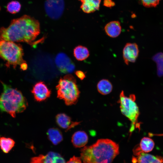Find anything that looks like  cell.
I'll use <instances>...</instances> for the list:
<instances>
[{
    "mask_svg": "<svg viewBox=\"0 0 163 163\" xmlns=\"http://www.w3.org/2000/svg\"><path fill=\"white\" fill-rule=\"evenodd\" d=\"M40 33L38 21L25 15L12 20L7 27L0 28V40L24 42L31 45Z\"/></svg>",
    "mask_w": 163,
    "mask_h": 163,
    "instance_id": "obj_1",
    "label": "cell"
},
{
    "mask_svg": "<svg viewBox=\"0 0 163 163\" xmlns=\"http://www.w3.org/2000/svg\"><path fill=\"white\" fill-rule=\"evenodd\" d=\"M119 153L117 144L109 139H101L82 148L80 158L84 163H111Z\"/></svg>",
    "mask_w": 163,
    "mask_h": 163,
    "instance_id": "obj_2",
    "label": "cell"
},
{
    "mask_svg": "<svg viewBox=\"0 0 163 163\" xmlns=\"http://www.w3.org/2000/svg\"><path fill=\"white\" fill-rule=\"evenodd\" d=\"M1 82L3 91L0 95V110L15 118L17 113H22L26 109L27 99L20 91Z\"/></svg>",
    "mask_w": 163,
    "mask_h": 163,
    "instance_id": "obj_3",
    "label": "cell"
},
{
    "mask_svg": "<svg viewBox=\"0 0 163 163\" xmlns=\"http://www.w3.org/2000/svg\"><path fill=\"white\" fill-rule=\"evenodd\" d=\"M57 97L68 106L75 104L79 97L80 91L75 78L68 74L60 78L56 86Z\"/></svg>",
    "mask_w": 163,
    "mask_h": 163,
    "instance_id": "obj_4",
    "label": "cell"
},
{
    "mask_svg": "<svg viewBox=\"0 0 163 163\" xmlns=\"http://www.w3.org/2000/svg\"><path fill=\"white\" fill-rule=\"evenodd\" d=\"M24 52L20 44L14 42L0 40V57L6 62L7 66L12 65L15 68L26 62L23 59Z\"/></svg>",
    "mask_w": 163,
    "mask_h": 163,
    "instance_id": "obj_5",
    "label": "cell"
},
{
    "mask_svg": "<svg viewBox=\"0 0 163 163\" xmlns=\"http://www.w3.org/2000/svg\"><path fill=\"white\" fill-rule=\"evenodd\" d=\"M135 100L136 97L134 94H130L127 97L125 95L124 91H122L118 101L120 104L121 112L131 122L130 132L134 130L135 126L137 128H139V124L138 122L139 112Z\"/></svg>",
    "mask_w": 163,
    "mask_h": 163,
    "instance_id": "obj_6",
    "label": "cell"
},
{
    "mask_svg": "<svg viewBox=\"0 0 163 163\" xmlns=\"http://www.w3.org/2000/svg\"><path fill=\"white\" fill-rule=\"evenodd\" d=\"M64 7V0H46L45 8L47 15L53 19H57L62 15Z\"/></svg>",
    "mask_w": 163,
    "mask_h": 163,
    "instance_id": "obj_7",
    "label": "cell"
},
{
    "mask_svg": "<svg viewBox=\"0 0 163 163\" xmlns=\"http://www.w3.org/2000/svg\"><path fill=\"white\" fill-rule=\"evenodd\" d=\"M30 163H66L59 153L50 152L45 155H40L31 158Z\"/></svg>",
    "mask_w": 163,
    "mask_h": 163,
    "instance_id": "obj_8",
    "label": "cell"
},
{
    "mask_svg": "<svg viewBox=\"0 0 163 163\" xmlns=\"http://www.w3.org/2000/svg\"><path fill=\"white\" fill-rule=\"evenodd\" d=\"M139 52L138 46L136 43H126L123 51V58L125 63L128 65L129 62H135L138 56Z\"/></svg>",
    "mask_w": 163,
    "mask_h": 163,
    "instance_id": "obj_9",
    "label": "cell"
},
{
    "mask_svg": "<svg viewBox=\"0 0 163 163\" xmlns=\"http://www.w3.org/2000/svg\"><path fill=\"white\" fill-rule=\"evenodd\" d=\"M31 92L35 100L42 102L46 100L50 96L51 91L43 82H37L33 87Z\"/></svg>",
    "mask_w": 163,
    "mask_h": 163,
    "instance_id": "obj_10",
    "label": "cell"
},
{
    "mask_svg": "<svg viewBox=\"0 0 163 163\" xmlns=\"http://www.w3.org/2000/svg\"><path fill=\"white\" fill-rule=\"evenodd\" d=\"M134 153L137 156V163H162L163 158L155 156L142 151L139 147L135 148Z\"/></svg>",
    "mask_w": 163,
    "mask_h": 163,
    "instance_id": "obj_11",
    "label": "cell"
},
{
    "mask_svg": "<svg viewBox=\"0 0 163 163\" xmlns=\"http://www.w3.org/2000/svg\"><path fill=\"white\" fill-rule=\"evenodd\" d=\"M56 120L59 127L67 131L78 125L80 123L73 121L70 117L64 113L57 114L56 117Z\"/></svg>",
    "mask_w": 163,
    "mask_h": 163,
    "instance_id": "obj_12",
    "label": "cell"
},
{
    "mask_svg": "<svg viewBox=\"0 0 163 163\" xmlns=\"http://www.w3.org/2000/svg\"><path fill=\"white\" fill-rule=\"evenodd\" d=\"M104 30L106 34L112 38L118 37L121 31V27L118 21H111L107 23L105 26Z\"/></svg>",
    "mask_w": 163,
    "mask_h": 163,
    "instance_id": "obj_13",
    "label": "cell"
},
{
    "mask_svg": "<svg viewBox=\"0 0 163 163\" xmlns=\"http://www.w3.org/2000/svg\"><path fill=\"white\" fill-rule=\"evenodd\" d=\"M88 137L86 132L83 131L75 132L72 137L71 141L73 145L76 148L84 146L87 143Z\"/></svg>",
    "mask_w": 163,
    "mask_h": 163,
    "instance_id": "obj_14",
    "label": "cell"
},
{
    "mask_svg": "<svg viewBox=\"0 0 163 163\" xmlns=\"http://www.w3.org/2000/svg\"><path fill=\"white\" fill-rule=\"evenodd\" d=\"M81 3L80 8L85 13H90L99 9L101 0H78Z\"/></svg>",
    "mask_w": 163,
    "mask_h": 163,
    "instance_id": "obj_15",
    "label": "cell"
},
{
    "mask_svg": "<svg viewBox=\"0 0 163 163\" xmlns=\"http://www.w3.org/2000/svg\"><path fill=\"white\" fill-rule=\"evenodd\" d=\"M55 63L57 67L62 72L65 73V70L72 62L70 58L65 53H58L55 58Z\"/></svg>",
    "mask_w": 163,
    "mask_h": 163,
    "instance_id": "obj_16",
    "label": "cell"
},
{
    "mask_svg": "<svg viewBox=\"0 0 163 163\" xmlns=\"http://www.w3.org/2000/svg\"><path fill=\"white\" fill-rule=\"evenodd\" d=\"M47 135L49 140L55 145L59 143L63 139L62 132L57 128H50L47 131Z\"/></svg>",
    "mask_w": 163,
    "mask_h": 163,
    "instance_id": "obj_17",
    "label": "cell"
},
{
    "mask_svg": "<svg viewBox=\"0 0 163 163\" xmlns=\"http://www.w3.org/2000/svg\"><path fill=\"white\" fill-rule=\"evenodd\" d=\"M97 89L101 94L104 95H107L112 91L113 86L109 80L104 79L98 82L97 85Z\"/></svg>",
    "mask_w": 163,
    "mask_h": 163,
    "instance_id": "obj_18",
    "label": "cell"
},
{
    "mask_svg": "<svg viewBox=\"0 0 163 163\" xmlns=\"http://www.w3.org/2000/svg\"><path fill=\"white\" fill-rule=\"evenodd\" d=\"M73 54L74 56L78 60L83 61L89 57V52L86 47L79 45L74 48Z\"/></svg>",
    "mask_w": 163,
    "mask_h": 163,
    "instance_id": "obj_19",
    "label": "cell"
},
{
    "mask_svg": "<svg viewBox=\"0 0 163 163\" xmlns=\"http://www.w3.org/2000/svg\"><path fill=\"white\" fill-rule=\"evenodd\" d=\"M14 141L10 138L5 137H0V147L2 152L5 153H8L14 147Z\"/></svg>",
    "mask_w": 163,
    "mask_h": 163,
    "instance_id": "obj_20",
    "label": "cell"
},
{
    "mask_svg": "<svg viewBox=\"0 0 163 163\" xmlns=\"http://www.w3.org/2000/svg\"><path fill=\"white\" fill-rule=\"evenodd\" d=\"M154 145V142L152 139L148 137H144L140 141L139 147L142 151L147 153L152 151Z\"/></svg>",
    "mask_w": 163,
    "mask_h": 163,
    "instance_id": "obj_21",
    "label": "cell"
},
{
    "mask_svg": "<svg viewBox=\"0 0 163 163\" xmlns=\"http://www.w3.org/2000/svg\"><path fill=\"white\" fill-rule=\"evenodd\" d=\"M153 59L157 64L158 75L159 76L163 75V53L157 54L153 57Z\"/></svg>",
    "mask_w": 163,
    "mask_h": 163,
    "instance_id": "obj_22",
    "label": "cell"
},
{
    "mask_svg": "<svg viewBox=\"0 0 163 163\" xmlns=\"http://www.w3.org/2000/svg\"><path fill=\"white\" fill-rule=\"evenodd\" d=\"M21 7V4L19 2L13 1L8 4L6 8L8 12L11 14H15L20 11Z\"/></svg>",
    "mask_w": 163,
    "mask_h": 163,
    "instance_id": "obj_23",
    "label": "cell"
},
{
    "mask_svg": "<svg viewBox=\"0 0 163 163\" xmlns=\"http://www.w3.org/2000/svg\"><path fill=\"white\" fill-rule=\"evenodd\" d=\"M142 5L145 7H155L159 3L161 0H141Z\"/></svg>",
    "mask_w": 163,
    "mask_h": 163,
    "instance_id": "obj_24",
    "label": "cell"
},
{
    "mask_svg": "<svg viewBox=\"0 0 163 163\" xmlns=\"http://www.w3.org/2000/svg\"><path fill=\"white\" fill-rule=\"evenodd\" d=\"M115 2L112 0H104L103 5L106 7L111 8L115 5Z\"/></svg>",
    "mask_w": 163,
    "mask_h": 163,
    "instance_id": "obj_25",
    "label": "cell"
},
{
    "mask_svg": "<svg viewBox=\"0 0 163 163\" xmlns=\"http://www.w3.org/2000/svg\"><path fill=\"white\" fill-rule=\"evenodd\" d=\"M75 69V65L72 62L66 69L65 73H72L73 72Z\"/></svg>",
    "mask_w": 163,
    "mask_h": 163,
    "instance_id": "obj_26",
    "label": "cell"
},
{
    "mask_svg": "<svg viewBox=\"0 0 163 163\" xmlns=\"http://www.w3.org/2000/svg\"><path fill=\"white\" fill-rule=\"evenodd\" d=\"M66 163H82L81 158L75 156L71 158Z\"/></svg>",
    "mask_w": 163,
    "mask_h": 163,
    "instance_id": "obj_27",
    "label": "cell"
},
{
    "mask_svg": "<svg viewBox=\"0 0 163 163\" xmlns=\"http://www.w3.org/2000/svg\"><path fill=\"white\" fill-rule=\"evenodd\" d=\"M75 74L81 80H83L86 77L85 73L81 71H77L75 72Z\"/></svg>",
    "mask_w": 163,
    "mask_h": 163,
    "instance_id": "obj_28",
    "label": "cell"
},
{
    "mask_svg": "<svg viewBox=\"0 0 163 163\" xmlns=\"http://www.w3.org/2000/svg\"><path fill=\"white\" fill-rule=\"evenodd\" d=\"M20 67L21 69L23 70H26L27 68V66L26 62H25L22 64Z\"/></svg>",
    "mask_w": 163,
    "mask_h": 163,
    "instance_id": "obj_29",
    "label": "cell"
},
{
    "mask_svg": "<svg viewBox=\"0 0 163 163\" xmlns=\"http://www.w3.org/2000/svg\"><path fill=\"white\" fill-rule=\"evenodd\" d=\"M0 9H1V8H0Z\"/></svg>",
    "mask_w": 163,
    "mask_h": 163,
    "instance_id": "obj_30",
    "label": "cell"
}]
</instances>
